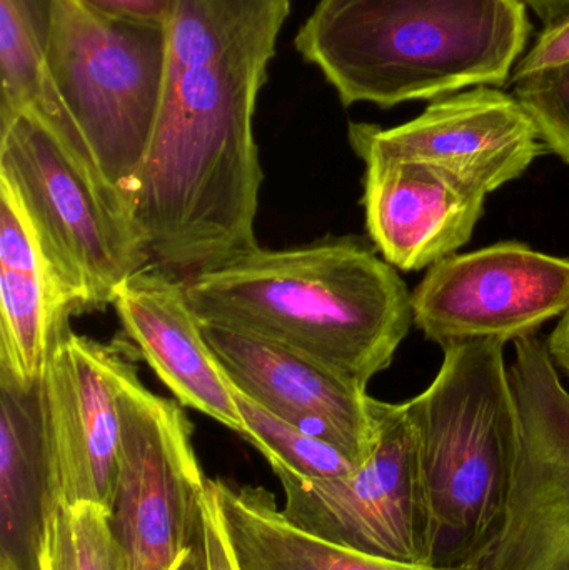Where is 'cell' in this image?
Here are the masks:
<instances>
[{"label":"cell","mask_w":569,"mask_h":570,"mask_svg":"<svg viewBox=\"0 0 569 570\" xmlns=\"http://www.w3.org/2000/svg\"><path fill=\"white\" fill-rule=\"evenodd\" d=\"M293 0H173L163 100L130 197L150 261L199 273L257 249L254 116Z\"/></svg>","instance_id":"cell-1"},{"label":"cell","mask_w":569,"mask_h":570,"mask_svg":"<svg viewBox=\"0 0 569 570\" xmlns=\"http://www.w3.org/2000/svg\"><path fill=\"white\" fill-rule=\"evenodd\" d=\"M184 284L200 324L269 338L361 387L390 367L414 324L398 269L351 237L283 250L257 247Z\"/></svg>","instance_id":"cell-2"},{"label":"cell","mask_w":569,"mask_h":570,"mask_svg":"<svg viewBox=\"0 0 569 570\" xmlns=\"http://www.w3.org/2000/svg\"><path fill=\"white\" fill-rule=\"evenodd\" d=\"M524 0H317L294 47L344 107L504 86L530 42Z\"/></svg>","instance_id":"cell-3"},{"label":"cell","mask_w":569,"mask_h":570,"mask_svg":"<svg viewBox=\"0 0 569 570\" xmlns=\"http://www.w3.org/2000/svg\"><path fill=\"white\" fill-rule=\"evenodd\" d=\"M443 351L430 387L403 404L436 529V568H458L503 524L518 412L504 344L464 342Z\"/></svg>","instance_id":"cell-4"},{"label":"cell","mask_w":569,"mask_h":570,"mask_svg":"<svg viewBox=\"0 0 569 570\" xmlns=\"http://www.w3.org/2000/svg\"><path fill=\"white\" fill-rule=\"evenodd\" d=\"M0 184L22 209L62 308L114 304L117 288L153 264L122 200L82 140L33 109L0 126Z\"/></svg>","instance_id":"cell-5"},{"label":"cell","mask_w":569,"mask_h":570,"mask_svg":"<svg viewBox=\"0 0 569 570\" xmlns=\"http://www.w3.org/2000/svg\"><path fill=\"white\" fill-rule=\"evenodd\" d=\"M166 50L163 27L107 19L79 0H56L53 96L129 214L159 116Z\"/></svg>","instance_id":"cell-6"},{"label":"cell","mask_w":569,"mask_h":570,"mask_svg":"<svg viewBox=\"0 0 569 570\" xmlns=\"http://www.w3.org/2000/svg\"><path fill=\"white\" fill-rule=\"evenodd\" d=\"M370 414L371 451L351 474L310 481L271 465L283 485V514L341 548L436 568V529L406 409L371 397Z\"/></svg>","instance_id":"cell-7"},{"label":"cell","mask_w":569,"mask_h":570,"mask_svg":"<svg viewBox=\"0 0 569 570\" xmlns=\"http://www.w3.org/2000/svg\"><path fill=\"white\" fill-rule=\"evenodd\" d=\"M120 454L110 521L130 570H176L203 531L207 479L179 402L144 387L137 371L119 399Z\"/></svg>","instance_id":"cell-8"},{"label":"cell","mask_w":569,"mask_h":570,"mask_svg":"<svg viewBox=\"0 0 569 570\" xmlns=\"http://www.w3.org/2000/svg\"><path fill=\"white\" fill-rule=\"evenodd\" d=\"M518 449L510 501L490 544L454 570H569V392L547 342H514Z\"/></svg>","instance_id":"cell-9"},{"label":"cell","mask_w":569,"mask_h":570,"mask_svg":"<svg viewBox=\"0 0 569 570\" xmlns=\"http://www.w3.org/2000/svg\"><path fill=\"white\" fill-rule=\"evenodd\" d=\"M69 314L53 328L40 379L53 511L96 502L112 512L119 478V399L137 371L124 341L76 334Z\"/></svg>","instance_id":"cell-10"},{"label":"cell","mask_w":569,"mask_h":570,"mask_svg":"<svg viewBox=\"0 0 569 570\" xmlns=\"http://www.w3.org/2000/svg\"><path fill=\"white\" fill-rule=\"evenodd\" d=\"M414 324L441 347L533 337L569 308V259L500 243L430 267L411 294Z\"/></svg>","instance_id":"cell-11"},{"label":"cell","mask_w":569,"mask_h":570,"mask_svg":"<svg viewBox=\"0 0 569 570\" xmlns=\"http://www.w3.org/2000/svg\"><path fill=\"white\" fill-rule=\"evenodd\" d=\"M350 142L363 163L428 164L487 196L523 176L547 150L517 97L490 86L433 100L420 117L391 129L351 124Z\"/></svg>","instance_id":"cell-12"},{"label":"cell","mask_w":569,"mask_h":570,"mask_svg":"<svg viewBox=\"0 0 569 570\" xmlns=\"http://www.w3.org/2000/svg\"><path fill=\"white\" fill-rule=\"evenodd\" d=\"M200 325L236 391L336 445L357 464L366 459L373 442L366 387L269 338L223 325Z\"/></svg>","instance_id":"cell-13"},{"label":"cell","mask_w":569,"mask_h":570,"mask_svg":"<svg viewBox=\"0 0 569 570\" xmlns=\"http://www.w3.org/2000/svg\"><path fill=\"white\" fill-rule=\"evenodd\" d=\"M112 305L137 354L183 407L244 434L236 391L204 337L184 279L149 264L120 284Z\"/></svg>","instance_id":"cell-14"},{"label":"cell","mask_w":569,"mask_h":570,"mask_svg":"<svg viewBox=\"0 0 569 570\" xmlns=\"http://www.w3.org/2000/svg\"><path fill=\"white\" fill-rule=\"evenodd\" d=\"M366 229L386 263L416 273L467 246L487 194L428 164L367 160Z\"/></svg>","instance_id":"cell-15"},{"label":"cell","mask_w":569,"mask_h":570,"mask_svg":"<svg viewBox=\"0 0 569 570\" xmlns=\"http://www.w3.org/2000/svg\"><path fill=\"white\" fill-rule=\"evenodd\" d=\"M53 512L40 381L0 375V570H42Z\"/></svg>","instance_id":"cell-16"},{"label":"cell","mask_w":569,"mask_h":570,"mask_svg":"<svg viewBox=\"0 0 569 570\" xmlns=\"http://www.w3.org/2000/svg\"><path fill=\"white\" fill-rule=\"evenodd\" d=\"M66 314L19 203L0 184V375L20 387L36 385Z\"/></svg>","instance_id":"cell-17"},{"label":"cell","mask_w":569,"mask_h":570,"mask_svg":"<svg viewBox=\"0 0 569 570\" xmlns=\"http://www.w3.org/2000/svg\"><path fill=\"white\" fill-rule=\"evenodd\" d=\"M237 570H454L361 554L294 525L276 495L259 485L209 479Z\"/></svg>","instance_id":"cell-18"},{"label":"cell","mask_w":569,"mask_h":570,"mask_svg":"<svg viewBox=\"0 0 569 570\" xmlns=\"http://www.w3.org/2000/svg\"><path fill=\"white\" fill-rule=\"evenodd\" d=\"M53 19L56 0H0V126L27 109L66 117L50 86Z\"/></svg>","instance_id":"cell-19"},{"label":"cell","mask_w":569,"mask_h":570,"mask_svg":"<svg viewBox=\"0 0 569 570\" xmlns=\"http://www.w3.org/2000/svg\"><path fill=\"white\" fill-rule=\"evenodd\" d=\"M236 401L244 422L241 438L251 442L271 465H283L310 481L343 478L360 465L336 445L271 414L239 391Z\"/></svg>","instance_id":"cell-20"},{"label":"cell","mask_w":569,"mask_h":570,"mask_svg":"<svg viewBox=\"0 0 569 570\" xmlns=\"http://www.w3.org/2000/svg\"><path fill=\"white\" fill-rule=\"evenodd\" d=\"M42 570H130L109 509L96 502L56 509L47 522Z\"/></svg>","instance_id":"cell-21"},{"label":"cell","mask_w":569,"mask_h":570,"mask_svg":"<svg viewBox=\"0 0 569 570\" xmlns=\"http://www.w3.org/2000/svg\"><path fill=\"white\" fill-rule=\"evenodd\" d=\"M513 89L545 149L569 164V62L513 80Z\"/></svg>","instance_id":"cell-22"},{"label":"cell","mask_w":569,"mask_h":570,"mask_svg":"<svg viewBox=\"0 0 569 570\" xmlns=\"http://www.w3.org/2000/svg\"><path fill=\"white\" fill-rule=\"evenodd\" d=\"M565 62H569V12L545 26L537 42L514 67L511 82Z\"/></svg>","instance_id":"cell-23"},{"label":"cell","mask_w":569,"mask_h":570,"mask_svg":"<svg viewBox=\"0 0 569 570\" xmlns=\"http://www.w3.org/2000/svg\"><path fill=\"white\" fill-rule=\"evenodd\" d=\"M79 2L107 19L163 27V29H166L170 9H173V0H79Z\"/></svg>","instance_id":"cell-24"},{"label":"cell","mask_w":569,"mask_h":570,"mask_svg":"<svg viewBox=\"0 0 569 570\" xmlns=\"http://www.w3.org/2000/svg\"><path fill=\"white\" fill-rule=\"evenodd\" d=\"M203 509L204 538H206L209 570H237L229 542H227L226 532H224L223 522H220L216 498H214L213 489H210L209 479H207L206 492H204Z\"/></svg>","instance_id":"cell-25"},{"label":"cell","mask_w":569,"mask_h":570,"mask_svg":"<svg viewBox=\"0 0 569 570\" xmlns=\"http://www.w3.org/2000/svg\"><path fill=\"white\" fill-rule=\"evenodd\" d=\"M547 345L553 364L569 375V308L561 315L557 327L553 328L550 338L547 341Z\"/></svg>","instance_id":"cell-26"},{"label":"cell","mask_w":569,"mask_h":570,"mask_svg":"<svg viewBox=\"0 0 569 570\" xmlns=\"http://www.w3.org/2000/svg\"><path fill=\"white\" fill-rule=\"evenodd\" d=\"M524 3L537 12L545 26L569 12V0H524Z\"/></svg>","instance_id":"cell-27"},{"label":"cell","mask_w":569,"mask_h":570,"mask_svg":"<svg viewBox=\"0 0 569 570\" xmlns=\"http://www.w3.org/2000/svg\"><path fill=\"white\" fill-rule=\"evenodd\" d=\"M204 511V509H203ZM176 570H209V561H207L206 538H204V525L200 534L197 535L193 548L186 552L183 561L179 562Z\"/></svg>","instance_id":"cell-28"}]
</instances>
